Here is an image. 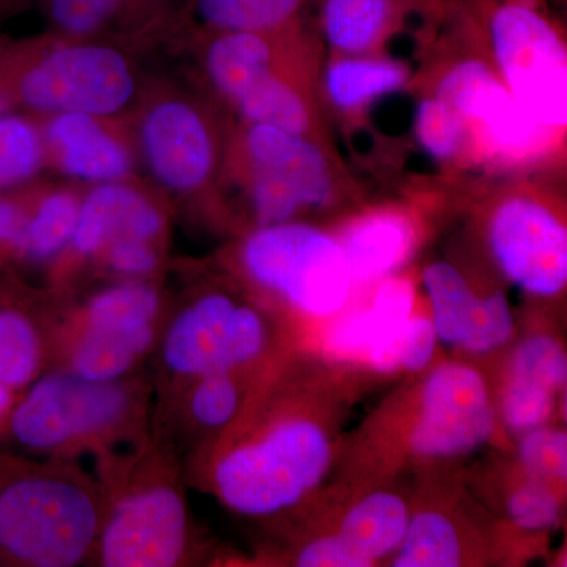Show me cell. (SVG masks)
I'll list each match as a JSON object with an SVG mask.
<instances>
[{
	"instance_id": "26",
	"label": "cell",
	"mask_w": 567,
	"mask_h": 567,
	"mask_svg": "<svg viewBox=\"0 0 567 567\" xmlns=\"http://www.w3.org/2000/svg\"><path fill=\"white\" fill-rule=\"evenodd\" d=\"M468 548L461 524L446 511L425 507L412 511L401 546L390 558L394 567L464 566Z\"/></svg>"
},
{
	"instance_id": "4",
	"label": "cell",
	"mask_w": 567,
	"mask_h": 567,
	"mask_svg": "<svg viewBox=\"0 0 567 567\" xmlns=\"http://www.w3.org/2000/svg\"><path fill=\"white\" fill-rule=\"evenodd\" d=\"M245 274L311 317L344 311L353 282L334 235L312 224L289 221L257 227L240 252Z\"/></svg>"
},
{
	"instance_id": "18",
	"label": "cell",
	"mask_w": 567,
	"mask_h": 567,
	"mask_svg": "<svg viewBox=\"0 0 567 567\" xmlns=\"http://www.w3.org/2000/svg\"><path fill=\"white\" fill-rule=\"evenodd\" d=\"M415 303L413 282L402 276H390L379 282L369 303L346 312L331 324L324 347L338 360L371 365L415 315Z\"/></svg>"
},
{
	"instance_id": "21",
	"label": "cell",
	"mask_w": 567,
	"mask_h": 567,
	"mask_svg": "<svg viewBox=\"0 0 567 567\" xmlns=\"http://www.w3.org/2000/svg\"><path fill=\"white\" fill-rule=\"evenodd\" d=\"M246 123H264L319 140L315 104L292 61L268 71L234 104Z\"/></svg>"
},
{
	"instance_id": "37",
	"label": "cell",
	"mask_w": 567,
	"mask_h": 567,
	"mask_svg": "<svg viewBox=\"0 0 567 567\" xmlns=\"http://www.w3.org/2000/svg\"><path fill=\"white\" fill-rule=\"evenodd\" d=\"M100 254H103L104 264L111 271L128 278L151 275L159 264L155 244L140 240V238H114Z\"/></svg>"
},
{
	"instance_id": "6",
	"label": "cell",
	"mask_w": 567,
	"mask_h": 567,
	"mask_svg": "<svg viewBox=\"0 0 567 567\" xmlns=\"http://www.w3.org/2000/svg\"><path fill=\"white\" fill-rule=\"evenodd\" d=\"M487 31L511 95L548 128H566V44L554 22L529 0H499L488 10Z\"/></svg>"
},
{
	"instance_id": "40",
	"label": "cell",
	"mask_w": 567,
	"mask_h": 567,
	"mask_svg": "<svg viewBox=\"0 0 567 567\" xmlns=\"http://www.w3.org/2000/svg\"><path fill=\"white\" fill-rule=\"evenodd\" d=\"M11 402L10 388L0 383V416L9 410Z\"/></svg>"
},
{
	"instance_id": "14",
	"label": "cell",
	"mask_w": 567,
	"mask_h": 567,
	"mask_svg": "<svg viewBox=\"0 0 567 567\" xmlns=\"http://www.w3.org/2000/svg\"><path fill=\"white\" fill-rule=\"evenodd\" d=\"M423 286L436 338L443 344L484 354L513 338L516 320L502 290L477 293L456 265L445 260L425 267Z\"/></svg>"
},
{
	"instance_id": "12",
	"label": "cell",
	"mask_w": 567,
	"mask_h": 567,
	"mask_svg": "<svg viewBox=\"0 0 567 567\" xmlns=\"http://www.w3.org/2000/svg\"><path fill=\"white\" fill-rule=\"evenodd\" d=\"M486 237L507 281L537 298L565 292L567 230L548 205L528 194L505 197L488 216Z\"/></svg>"
},
{
	"instance_id": "38",
	"label": "cell",
	"mask_w": 567,
	"mask_h": 567,
	"mask_svg": "<svg viewBox=\"0 0 567 567\" xmlns=\"http://www.w3.org/2000/svg\"><path fill=\"white\" fill-rule=\"evenodd\" d=\"M29 212L10 197L0 196V245L22 251Z\"/></svg>"
},
{
	"instance_id": "34",
	"label": "cell",
	"mask_w": 567,
	"mask_h": 567,
	"mask_svg": "<svg viewBox=\"0 0 567 567\" xmlns=\"http://www.w3.org/2000/svg\"><path fill=\"white\" fill-rule=\"evenodd\" d=\"M505 507L509 520L522 532H550L561 520L559 491L524 475L507 494Z\"/></svg>"
},
{
	"instance_id": "9",
	"label": "cell",
	"mask_w": 567,
	"mask_h": 567,
	"mask_svg": "<svg viewBox=\"0 0 567 567\" xmlns=\"http://www.w3.org/2000/svg\"><path fill=\"white\" fill-rule=\"evenodd\" d=\"M128 412V391L117 383L55 372L31 388L14 410L11 429L22 445L52 451L117 427Z\"/></svg>"
},
{
	"instance_id": "8",
	"label": "cell",
	"mask_w": 567,
	"mask_h": 567,
	"mask_svg": "<svg viewBox=\"0 0 567 567\" xmlns=\"http://www.w3.org/2000/svg\"><path fill=\"white\" fill-rule=\"evenodd\" d=\"M137 145L145 169L166 192L189 196L218 177V130L199 103L181 93H163L142 107Z\"/></svg>"
},
{
	"instance_id": "11",
	"label": "cell",
	"mask_w": 567,
	"mask_h": 567,
	"mask_svg": "<svg viewBox=\"0 0 567 567\" xmlns=\"http://www.w3.org/2000/svg\"><path fill=\"white\" fill-rule=\"evenodd\" d=\"M495 431V409L486 379L473 365L443 363L425 377L409 450L424 461L468 456Z\"/></svg>"
},
{
	"instance_id": "28",
	"label": "cell",
	"mask_w": 567,
	"mask_h": 567,
	"mask_svg": "<svg viewBox=\"0 0 567 567\" xmlns=\"http://www.w3.org/2000/svg\"><path fill=\"white\" fill-rule=\"evenodd\" d=\"M80 197L69 189L44 194L35 210L29 213L22 254L32 260H48L71 245L76 227Z\"/></svg>"
},
{
	"instance_id": "24",
	"label": "cell",
	"mask_w": 567,
	"mask_h": 567,
	"mask_svg": "<svg viewBox=\"0 0 567 567\" xmlns=\"http://www.w3.org/2000/svg\"><path fill=\"white\" fill-rule=\"evenodd\" d=\"M405 63L361 55H338L323 74V91L333 106L350 112L399 91L409 82Z\"/></svg>"
},
{
	"instance_id": "13",
	"label": "cell",
	"mask_w": 567,
	"mask_h": 567,
	"mask_svg": "<svg viewBox=\"0 0 567 567\" xmlns=\"http://www.w3.org/2000/svg\"><path fill=\"white\" fill-rule=\"evenodd\" d=\"M186 529L185 502L175 488H141L115 506L100 537V559L106 567L175 566Z\"/></svg>"
},
{
	"instance_id": "16",
	"label": "cell",
	"mask_w": 567,
	"mask_h": 567,
	"mask_svg": "<svg viewBox=\"0 0 567 567\" xmlns=\"http://www.w3.org/2000/svg\"><path fill=\"white\" fill-rule=\"evenodd\" d=\"M41 133L48 162L71 178L100 185L132 174L133 153L106 118L80 112L48 115Z\"/></svg>"
},
{
	"instance_id": "15",
	"label": "cell",
	"mask_w": 567,
	"mask_h": 567,
	"mask_svg": "<svg viewBox=\"0 0 567 567\" xmlns=\"http://www.w3.org/2000/svg\"><path fill=\"white\" fill-rule=\"evenodd\" d=\"M412 506L393 491H374L354 502L334 527L295 555L300 567H371L393 557L404 539Z\"/></svg>"
},
{
	"instance_id": "22",
	"label": "cell",
	"mask_w": 567,
	"mask_h": 567,
	"mask_svg": "<svg viewBox=\"0 0 567 567\" xmlns=\"http://www.w3.org/2000/svg\"><path fill=\"white\" fill-rule=\"evenodd\" d=\"M412 7L409 0H323L320 25L339 55L374 51Z\"/></svg>"
},
{
	"instance_id": "29",
	"label": "cell",
	"mask_w": 567,
	"mask_h": 567,
	"mask_svg": "<svg viewBox=\"0 0 567 567\" xmlns=\"http://www.w3.org/2000/svg\"><path fill=\"white\" fill-rule=\"evenodd\" d=\"M47 163L40 126L10 111L0 114V192L32 181Z\"/></svg>"
},
{
	"instance_id": "32",
	"label": "cell",
	"mask_w": 567,
	"mask_h": 567,
	"mask_svg": "<svg viewBox=\"0 0 567 567\" xmlns=\"http://www.w3.org/2000/svg\"><path fill=\"white\" fill-rule=\"evenodd\" d=\"M522 475L557 488L565 487L567 477V436L558 427L533 429L522 435L518 445Z\"/></svg>"
},
{
	"instance_id": "7",
	"label": "cell",
	"mask_w": 567,
	"mask_h": 567,
	"mask_svg": "<svg viewBox=\"0 0 567 567\" xmlns=\"http://www.w3.org/2000/svg\"><path fill=\"white\" fill-rule=\"evenodd\" d=\"M267 320L254 306L224 292L205 293L183 309L167 331L164 364L178 375L234 372L265 352Z\"/></svg>"
},
{
	"instance_id": "17",
	"label": "cell",
	"mask_w": 567,
	"mask_h": 567,
	"mask_svg": "<svg viewBox=\"0 0 567 567\" xmlns=\"http://www.w3.org/2000/svg\"><path fill=\"white\" fill-rule=\"evenodd\" d=\"M166 229L164 213L152 197L123 182L100 183L81 200L71 248L91 257L118 237L156 244Z\"/></svg>"
},
{
	"instance_id": "23",
	"label": "cell",
	"mask_w": 567,
	"mask_h": 567,
	"mask_svg": "<svg viewBox=\"0 0 567 567\" xmlns=\"http://www.w3.org/2000/svg\"><path fill=\"white\" fill-rule=\"evenodd\" d=\"M309 0H185L182 18L200 33H279L303 24Z\"/></svg>"
},
{
	"instance_id": "5",
	"label": "cell",
	"mask_w": 567,
	"mask_h": 567,
	"mask_svg": "<svg viewBox=\"0 0 567 567\" xmlns=\"http://www.w3.org/2000/svg\"><path fill=\"white\" fill-rule=\"evenodd\" d=\"M99 527L92 495L65 477H24L0 494V547L28 565H80Z\"/></svg>"
},
{
	"instance_id": "2",
	"label": "cell",
	"mask_w": 567,
	"mask_h": 567,
	"mask_svg": "<svg viewBox=\"0 0 567 567\" xmlns=\"http://www.w3.org/2000/svg\"><path fill=\"white\" fill-rule=\"evenodd\" d=\"M334 451L330 420L298 410L224 451L213 468V486L224 505L241 516H274L322 484Z\"/></svg>"
},
{
	"instance_id": "31",
	"label": "cell",
	"mask_w": 567,
	"mask_h": 567,
	"mask_svg": "<svg viewBox=\"0 0 567 567\" xmlns=\"http://www.w3.org/2000/svg\"><path fill=\"white\" fill-rule=\"evenodd\" d=\"M40 360V339L32 323L18 312H0V383L28 385L39 371Z\"/></svg>"
},
{
	"instance_id": "36",
	"label": "cell",
	"mask_w": 567,
	"mask_h": 567,
	"mask_svg": "<svg viewBox=\"0 0 567 567\" xmlns=\"http://www.w3.org/2000/svg\"><path fill=\"white\" fill-rule=\"evenodd\" d=\"M244 404V393L234 372H215L197 377L189 395V412L197 424L223 429L233 423Z\"/></svg>"
},
{
	"instance_id": "19",
	"label": "cell",
	"mask_w": 567,
	"mask_h": 567,
	"mask_svg": "<svg viewBox=\"0 0 567 567\" xmlns=\"http://www.w3.org/2000/svg\"><path fill=\"white\" fill-rule=\"evenodd\" d=\"M336 238L344 251L353 287L390 278L416 246L412 219L398 210L365 213Z\"/></svg>"
},
{
	"instance_id": "10",
	"label": "cell",
	"mask_w": 567,
	"mask_h": 567,
	"mask_svg": "<svg viewBox=\"0 0 567 567\" xmlns=\"http://www.w3.org/2000/svg\"><path fill=\"white\" fill-rule=\"evenodd\" d=\"M434 95L462 118L466 136H475L477 147L499 162L536 155L554 134L517 103L496 70L480 59L451 66Z\"/></svg>"
},
{
	"instance_id": "3",
	"label": "cell",
	"mask_w": 567,
	"mask_h": 567,
	"mask_svg": "<svg viewBox=\"0 0 567 567\" xmlns=\"http://www.w3.org/2000/svg\"><path fill=\"white\" fill-rule=\"evenodd\" d=\"M238 166L257 227L297 221L338 199L339 178L322 142L264 123H246Z\"/></svg>"
},
{
	"instance_id": "30",
	"label": "cell",
	"mask_w": 567,
	"mask_h": 567,
	"mask_svg": "<svg viewBox=\"0 0 567 567\" xmlns=\"http://www.w3.org/2000/svg\"><path fill=\"white\" fill-rule=\"evenodd\" d=\"M159 311L155 287L140 281L117 284L96 293L87 306V327L152 324Z\"/></svg>"
},
{
	"instance_id": "39",
	"label": "cell",
	"mask_w": 567,
	"mask_h": 567,
	"mask_svg": "<svg viewBox=\"0 0 567 567\" xmlns=\"http://www.w3.org/2000/svg\"><path fill=\"white\" fill-rule=\"evenodd\" d=\"M33 0H0V24L28 10Z\"/></svg>"
},
{
	"instance_id": "1",
	"label": "cell",
	"mask_w": 567,
	"mask_h": 567,
	"mask_svg": "<svg viewBox=\"0 0 567 567\" xmlns=\"http://www.w3.org/2000/svg\"><path fill=\"white\" fill-rule=\"evenodd\" d=\"M0 91L11 104L41 115L80 114L111 118L140 95L134 62L104 39L0 40Z\"/></svg>"
},
{
	"instance_id": "33",
	"label": "cell",
	"mask_w": 567,
	"mask_h": 567,
	"mask_svg": "<svg viewBox=\"0 0 567 567\" xmlns=\"http://www.w3.org/2000/svg\"><path fill=\"white\" fill-rule=\"evenodd\" d=\"M436 338L431 317L413 315L406 320L393 342L375 358L369 368L382 374L424 371L434 360Z\"/></svg>"
},
{
	"instance_id": "41",
	"label": "cell",
	"mask_w": 567,
	"mask_h": 567,
	"mask_svg": "<svg viewBox=\"0 0 567 567\" xmlns=\"http://www.w3.org/2000/svg\"><path fill=\"white\" fill-rule=\"evenodd\" d=\"M11 103L10 100L7 99L6 93L0 91V114H3V112L10 111Z\"/></svg>"
},
{
	"instance_id": "35",
	"label": "cell",
	"mask_w": 567,
	"mask_h": 567,
	"mask_svg": "<svg viewBox=\"0 0 567 567\" xmlns=\"http://www.w3.org/2000/svg\"><path fill=\"white\" fill-rule=\"evenodd\" d=\"M415 132L424 151L440 162L456 158L468 137L462 118L435 95L421 100Z\"/></svg>"
},
{
	"instance_id": "27",
	"label": "cell",
	"mask_w": 567,
	"mask_h": 567,
	"mask_svg": "<svg viewBox=\"0 0 567 567\" xmlns=\"http://www.w3.org/2000/svg\"><path fill=\"white\" fill-rule=\"evenodd\" d=\"M566 382L565 347L554 336L529 334L511 353L505 383L558 398L566 390Z\"/></svg>"
},
{
	"instance_id": "25",
	"label": "cell",
	"mask_w": 567,
	"mask_h": 567,
	"mask_svg": "<svg viewBox=\"0 0 567 567\" xmlns=\"http://www.w3.org/2000/svg\"><path fill=\"white\" fill-rule=\"evenodd\" d=\"M153 341L152 324L87 327L74 349L73 372L93 382H115Z\"/></svg>"
},
{
	"instance_id": "20",
	"label": "cell",
	"mask_w": 567,
	"mask_h": 567,
	"mask_svg": "<svg viewBox=\"0 0 567 567\" xmlns=\"http://www.w3.org/2000/svg\"><path fill=\"white\" fill-rule=\"evenodd\" d=\"M51 35L104 39L118 31L145 32L169 22L164 0H40Z\"/></svg>"
}]
</instances>
